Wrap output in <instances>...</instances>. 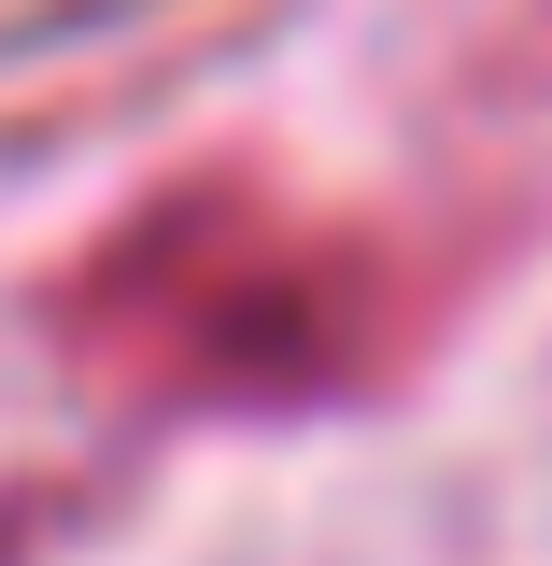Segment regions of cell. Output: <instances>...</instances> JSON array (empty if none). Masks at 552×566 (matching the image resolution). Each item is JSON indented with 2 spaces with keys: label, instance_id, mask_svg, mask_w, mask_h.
Returning <instances> with one entry per match:
<instances>
[{
  "label": "cell",
  "instance_id": "obj_1",
  "mask_svg": "<svg viewBox=\"0 0 552 566\" xmlns=\"http://www.w3.org/2000/svg\"><path fill=\"white\" fill-rule=\"evenodd\" d=\"M100 326L142 340L170 382H312L354 326L341 255L283 241V227H241V283H185L156 241H128L100 270Z\"/></svg>",
  "mask_w": 552,
  "mask_h": 566
}]
</instances>
